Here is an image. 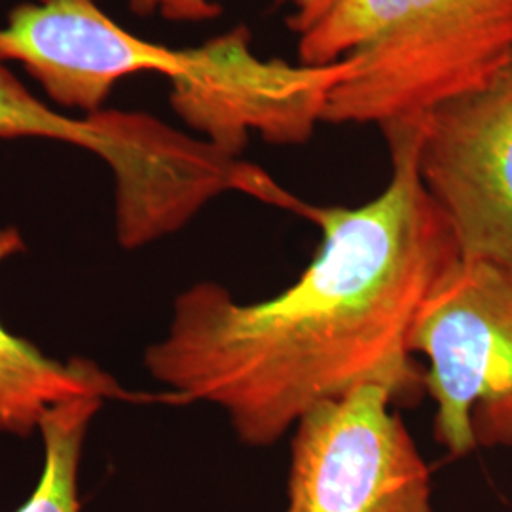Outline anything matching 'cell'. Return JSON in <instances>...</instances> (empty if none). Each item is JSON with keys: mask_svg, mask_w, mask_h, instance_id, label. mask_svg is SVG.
Wrapping results in <instances>:
<instances>
[{"mask_svg": "<svg viewBox=\"0 0 512 512\" xmlns=\"http://www.w3.org/2000/svg\"><path fill=\"white\" fill-rule=\"evenodd\" d=\"M512 57V0H338L298 37V63L351 71L323 122L420 118L488 82Z\"/></svg>", "mask_w": 512, "mask_h": 512, "instance_id": "obj_2", "label": "cell"}, {"mask_svg": "<svg viewBox=\"0 0 512 512\" xmlns=\"http://www.w3.org/2000/svg\"><path fill=\"white\" fill-rule=\"evenodd\" d=\"M107 391H90L52 406L40 420L44 467L29 499L14 512H80L78 469L84 439Z\"/></svg>", "mask_w": 512, "mask_h": 512, "instance_id": "obj_8", "label": "cell"}, {"mask_svg": "<svg viewBox=\"0 0 512 512\" xmlns=\"http://www.w3.org/2000/svg\"><path fill=\"white\" fill-rule=\"evenodd\" d=\"M408 351L427 359L440 446L458 458L512 448V268L459 258L423 302Z\"/></svg>", "mask_w": 512, "mask_h": 512, "instance_id": "obj_3", "label": "cell"}, {"mask_svg": "<svg viewBox=\"0 0 512 512\" xmlns=\"http://www.w3.org/2000/svg\"><path fill=\"white\" fill-rule=\"evenodd\" d=\"M129 10L141 18L160 14L171 21H203L217 18L222 8L213 0H126ZM293 14L289 27L298 37L306 35L321 19L327 18L338 0H289Z\"/></svg>", "mask_w": 512, "mask_h": 512, "instance_id": "obj_9", "label": "cell"}, {"mask_svg": "<svg viewBox=\"0 0 512 512\" xmlns=\"http://www.w3.org/2000/svg\"><path fill=\"white\" fill-rule=\"evenodd\" d=\"M38 137L86 148L107 162L118 198L145 194L164 173L171 126L143 112L99 110L71 118L44 105L0 59V139Z\"/></svg>", "mask_w": 512, "mask_h": 512, "instance_id": "obj_6", "label": "cell"}, {"mask_svg": "<svg viewBox=\"0 0 512 512\" xmlns=\"http://www.w3.org/2000/svg\"><path fill=\"white\" fill-rule=\"evenodd\" d=\"M391 177L359 207H313L268 184L262 200L310 217L323 241L291 287L239 302L202 281L177 296L148 372L179 401L219 406L238 439L272 446L310 410L361 385L412 404L423 370L408 336L423 302L461 258L418 171L421 116L384 128Z\"/></svg>", "mask_w": 512, "mask_h": 512, "instance_id": "obj_1", "label": "cell"}, {"mask_svg": "<svg viewBox=\"0 0 512 512\" xmlns=\"http://www.w3.org/2000/svg\"><path fill=\"white\" fill-rule=\"evenodd\" d=\"M23 249L16 228H0V264ZM90 391L131 397L90 361L59 363L0 323V433L29 435L52 406Z\"/></svg>", "mask_w": 512, "mask_h": 512, "instance_id": "obj_7", "label": "cell"}, {"mask_svg": "<svg viewBox=\"0 0 512 512\" xmlns=\"http://www.w3.org/2000/svg\"><path fill=\"white\" fill-rule=\"evenodd\" d=\"M389 387L361 385L294 425L285 512H433L431 473Z\"/></svg>", "mask_w": 512, "mask_h": 512, "instance_id": "obj_4", "label": "cell"}, {"mask_svg": "<svg viewBox=\"0 0 512 512\" xmlns=\"http://www.w3.org/2000/svg\"><path fill=\"white\" fill-rule=\"evenodd\" d=\"M418 171L461 258L512 268V57L421 116Z\"/></svg>", "mask_w": 512, "mask_h": 512, "instance_id": "obj_5", "label": "cell"}]
</instances>
